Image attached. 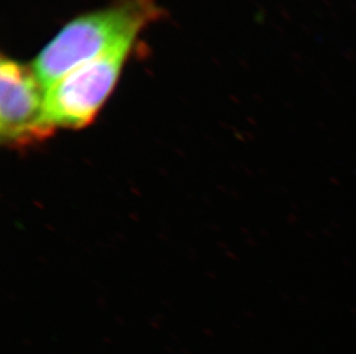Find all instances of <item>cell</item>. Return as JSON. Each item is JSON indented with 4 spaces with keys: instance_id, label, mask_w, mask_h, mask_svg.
<instances>
[{
    "instance_id": "obj_1",
    "label": "cell",
    "mask_w": 356,
    "mask_h": 354,
    "mask_svg": "<svg viewBox=\"0 0 356 354\" xmlns=\"http://www.w3.org/2000/svg\"><path fill=\"white\" fill-rule=\"evenodd\" d=\"M159 13L154 0H118L108 8L82 15L61 29L31 68L47 90L81 65L133 43Z\"/></svg>"
},
{
    "instance_id": "obj_2",
    "label": "cell",
    "mask_w": 356,
    "mask_h": 354,
    "mask_svg": "<svg viewBox=\"0 0 356 354\" xmlns=\"http://www.w3.org/2000/svg\"><path fill=\"white\" fill-rule=\"evenodd\" d=\"M133 43L81 65L45 90V112L54 128H83L113 90Z\"/></svg>"
},
{
    "instance_id": "obj_3",
    "label": "cell",
    "mask_w": 356,
    "mask_h": 354,
    "mask_svg": "<svg viewBox=\"0 0 356 354\" xmlns=\"http://www.w3.org/2000/svg\"><path fill=\"white\" fill-rule=\"evenodd\" d=\"M56 128L45 112V90L33 68L3 58L0 65V133L10 147L43 142Z\"/></svg>"
}]
</instances>
